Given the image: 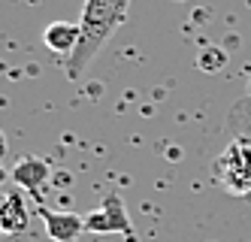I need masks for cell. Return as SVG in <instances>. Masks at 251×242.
Instances as JSON below:
<instances>
[{
    "label": "cell",
    "mask_w": 251,
    "mask_h": 242,
    "mask_svg": "<svg viewBox=\"0 0 251 242\" xmlns=\"http://www.w3.org/2000/svg\"><path fill=\"white\" fill-rule=\"evenodd\" d=\"M130 9V0H85L82 15H79V46L76 52L67 58V73L70 79H79L97 58V52L106 46V40L124 25Z\"/></svg>",
    "instance_id": "1"
},
{
    "label": "cell",
    "mask_w": 251,
    "mask_h": 242,
    "mask_svg": "<svg viewBox=\"0 0 251 242\" xmlns=\"http://www.w3.org/2000/svg\"><path fill=\"white\" fill-rule=\"evenodd\" d=\"M9 179H12V173L6 170V166H3V163H0V188H3V185H6Z\"/></svg>",
    "instance_id": "9"
},
{
    "label": "cell",
    "mask_w": 251,
    "mask_h": 242,
    "mask_svg": "<svg viewBox=\"0 0 251 242\" xmlns=\"http://www.w3.org/2000/svg\"><path fill=\"white\" fill-rule=\"evenodd\" d=\"M3 155H6V136H3V130H0V161H3Z\"/></svg>",
    "instance_id": "10"
},
{
    "label": "cell",
    "mask_w": 251,
    "mask_h": 242,
    "mask_svg": "<svg viewBox=\"0 0 251 242\" xmlns=\"http://www.w3.org/2000/svg\"><path fill=\"white\" fill-rule=\"evenodd\" d=\"M40 218L51 242H76L85 230V215H76V212H55L40 206Z\"/></svg>",
    "instance_id": "4"
},
{
    "label": "cell",
    "mask_w": 251,
    "mask_h": 242,
    "mask_svg": "<svg viewBox=\"0 0 251 242\" xmlns=\"http://www.w3.org/2000/svg\"><path fill=\"white\" fill-rule=\"evenodd\" d=\"M248 94H251V79H248Z\"/></svg>",
    "instance_id": "11"
},
{
    "label": "cell",
    "mask_w": 251,
    "mask_h": 242,
    "mask_svg": "<svg viewBox=\"0 0 251 242\" xmlns=\"http://www.w3.org/2000/svg\"><path fill=\"white\" fill-rule=\"evenodd\" d=\"M197 67L203 73H221L227 67V52L221 46H203L197 54Z\"/></svg>",
    "instance_id": "8"
},
{
    "label": "cell",
    "mask_w": 251,
    "mask_h": 242,
    "mask_svg": "<svg viewBox=\"0 0 251 242\" xmlns=\"http://www.w3.org/2000/svg\"><path fill=\"white\" fill-rule=\"evenodd\" d=\"M85 230L88 233H124L127 239H133V224H130V215H127V206L118 194H106L103 203L85 215Z\"/></svg>",
    "instance_id": "3"
},
{
    "label": "cell",
    "mask_w": 251,
    "mask_h": 242,
    "mask_svg": "<svg viewBox=\"0 0 251 242\" xmlns=\"http://www.w3.org/2000/svg\"><path fill=\"white\" fill-rule=\"evenodd\" d=\"M27 221H30V212H27V203L19 191H3L0 194V233L3 236H15V233H25L27 230Z\"/></svg>",
    "instance_id": "5"
},
{
    "label": "cell",
    "mask_w": 251,
    "mask_h": 242,
    "mask_svg": "<svg viewBox=\"0 0 251 242\" xmlns=\"http://www.w3.org/2000/svg\"><path fill=\"white\" fill-rule=\"evenodd\" d=\"M79 22H51L46 30H43V43L46 49H51L55 54H64V58H70V54L76 52L79 46Z\"/></svg>",
    "instance_id": "6"
},
{
    "label": "cell",
    "mask_w": 251,
    "mask_h": 242,
    "mask_svg": "<svg viewBox=\"0 0 251 242\" xmlns=\"http://www.w3.org/2000/svg\"><path fill=\"white\" fill-rule=\"evenodd\" d=\"M215 182L230 197L251 194V139H233L215 161Z\"/></svg>",
    "instance_id": "2"
},
{
    "label": "cell",
    "mask_w": 251,
    "mask_h": 242,
    "mask_svg": "<svg viewBox=\"0 0 251 242\" xmlns=\"http://www.w3.org/2000/svg\"><path fill=\"white\" fill-rule=\"evenodd\" d=\"M46 179H49V163L40 161V158H22L19 163H15V170H12V182L19 185V188L30 191V194H37L46 185Z\"/></svg>",
    "instance_id": "7"
}]
</instances>
